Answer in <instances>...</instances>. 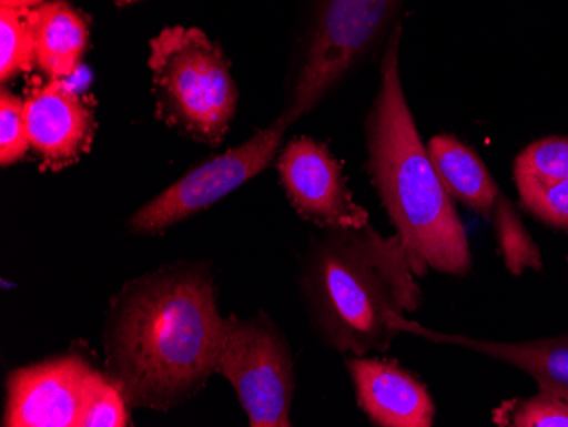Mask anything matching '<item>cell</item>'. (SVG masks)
Listing matches in <instances>:
<instances>
[{"label":"cell","mask_w":568,"mask_h":427,"mask_svg":"<svg viewBox=\"0 0 568 427\" xmlns=\"http://www.w3.org/2000/svg\"><path fill=\"white\" fill-rule=\"evenodd\" d=\"M514 183L525 210L568 232V136H548L526 146L514 164Z\"/></svg>","instance_id":"cell-13"},{"label":"cell","mask_w":568,"mask_h":427,"mask_svg":"<svg viewBox=\"0 0 568 427\" xmlns=\"http://www.w3.org/2000/svg\"><path fill=\"white\" fill-rule=\"evenodd\" d=\"M288 124L277 116L254 136L196 165L181 180L150 200L130 218L135 234L155 235L175 223L209 210L223 197L254 180L273 162L283 145Z\"/></svg>","instance_id":"cell-7"},{"label":"cell","mask_w":568,"mask_h":427,"mask_svg":"<svg viewBox=\"0 0 568 427\" xmlns=\"http://www.w3.org/2000/svg\"><path fill=\"white\" fill-rule=\"evenodd\" d=\"M281 184L302 218L317 227H365L369 215L347 190L343 169L324 143L300 136L277 157Z\"/></svg>","instance_id":"cell-8"},{"label":"cell","mask_w":568,"mask_h":427,"mask_svg":"<svg viewBox=\"0 0 568 427\" xmlns=\"http://www.w3.org/2000/svg\"><path fill=\"white\" fill-rule=\"evenodd\" d=\"M128 406L121 388L104 373H92L79 427L128 426Z\"/></svg>","instance_id":"cell-19"},{"label":"cell","mask_w":568,"mask_h":427,"mask_svg":"<svg viewBox=\"0 0 568 427\" xmlns=\"http://www.w3.org/2000/svg\"><path fill=\"white\" fill-rule=\"evenodd\" d=\"M397 327L400 334H412L434 344L463 347L497 362L507 363L532 376L539 390L548 392L568 404V336L499 343V340L474 339V337L458 336V334L439 333L405 317L397 322Z\"/></svg>","instance_id":"cell-12"},{"label":"cell","mask_w":568,"mask_h":427,"mask_svg":"<svg viewBox=\"0 0 568 427\" xmlns=\"http://www.w3.org/2000/svg\"><path fill=\"white\" fill-rule=\"evenodd\" d=\"M95 369L82 356H60L8 376L6 427H79Z\"/></svg>","instance_id":"cell-9"},{"label":"cell","mask_w":568,"mask_h":427,"mask_svg":"<svg viewBox=\"0 0 568 427\" xmlns=\"http://www.w3.org/2000/svg\"><path fill=\"white\" fill-rule=\"evenodd\" d=\"M497 426L568 427V404L548 392L504 401L494 410Z\"/></svg>","instance_id":"cell-18"},{"label":"cell","mask_w":568,"mask_h":427,"mask_svg":"<svg viewBox=\"0 0 568 427\" xmlns=\"http://www.w3.org/2000/svg\"><path fill=\"white\" fill-rule=\"evenodd\" d=\"M426 146L449 196L480 215L490 216L503 191L477 152L453 135L433 136Z\"/></svg>","instance_id":"cell-15"},{"label":"cell","mask_w":568,"mask_h":427,"mask_svg":"<svg viewBox=\"0 0 568 427\" xmlns=\"http://www.w3.org/2000/svg\"><path fill=\"white\" fill-rule=\"evenodd\" d=\"M37 43V65L51 81H67L81 67L89 47V24L67 0H51L28 11Z\"/></svg>","instance_id":"cell-14"},{"label":"cell","mask_w":568,"mask_h":427,"mask_svg":"<svg viewBox=\"0 0 568 427\" xmlns=\"http://www.w3.org/2000/svg\"><path fill=\"white\" fill-rule=\"evenodd\" d=\"M404 0H315L302 60L281 111L292 126L312 113L361 60L388 40Z\"/></svg>","instance_id":"cell-5"},{"label":"cell","mask_w":568,"mask_h":427,"mask_svg":"<svg viewBox=\"0 0 568 427\" xmlns=\"http://www.w3.org/2000/svg\"><path fill=\"white\" fill-rule=\"evenodd\" d=\"M37 65V43L28 11L0 8V82L8 84L19 73Z\"/></svg>","instance_id":"cell-17"},{"label":"cell","mask_w":568,"mask_h":427,"mask_svg":"<svg viewBox=\"0 0 568 427\" xmlns=\"http://www.w3.org/2000/svg\"><path fill=\"white\" fill-rule=\"evenodd\" d=\"M48 0H0V8L22 9V11H30V9L38 8L44 4Z\"/></svg>","instance_id":"cell-21"},{"label":"cell","mask_w":568,"mask_h":427,"mask_svg":"<svg viewBox=\"0 0 568 427\" xmlns=\"http://www.w3.org/2000/svg\"><path fill=\"white\" fill-rule=\"evenodd\" d=\"M216 373L234 387L252 427L292 426L295 359L288 340L266 314L223 317Z\"/></svg>","instance_id":"cell-6"},{"label":"cell","mask_w":568,"mask_h":427,"mask_svg":"<svg viewBox=\"0 0 568 427\" xmlns=\"http://www.w3.org/2000/svg\"><path fill=\"white\" fill-rule=\"evenodd\" d=\"M133 2H139V0H114V4L120 6V8L133 4Z\"/></svg>","instance_id":"cell-22"},{"label":"cell","mask_w":568,"mask_h":427,"mask_svg":"<svg viewBox=\"0 0 568 427\" xmlns=\"http://www.w3.org/2000/svg\"><path fill=\"white\" fill-rule=\"evenodd\" d=\"M357 404L375 426L430 427L436 406L426 385L390 359H346Z\"/></svg>","instance_id":"cell-11"},{"label":"cell","mask_w":568,"mask_h":427,"mask_svg":"<svg viewBox=\"0 0 568 427\" xmlns=\"http://www.w3.org/2000/svg\"><path fill=\"white\" fill-rule=\"evenodd\" d=\"M488 218L493 220L497 247L507 270L514 276H521L526 270H544V260L538 245L525 227L518 210L509 197L500 193Z\"/></svg>","instance_id":"cell-16"},{"label":"cell","mask_w":568,"mask_h":427,"mask_svg":"<svg viewBox=\"0 0 568 427\" xmlns=\"http://www.w3.org/2000/svg\"><path fill=\"white\" fill-rule=\"evenodd\" d=\"M400 21L386 40L379 82L366 116L368 172L405 247L423 266L465 276L470 244L458 212L420 140L400 78Z\"/></svg>","instance_id":"cell-3"},{"label":"cell","mask_w":568,"mask_h":427,"mask_svg":"<svg viewBox=\"0 0 568 427\" xmlns=\"http://www.w3.org/2000/svg\"><path fill=\"white\" fill-rule=\"evenodd\" d=\"M31 149L48 171L81 161L94 140V110L67 81L34 85L24 98Z\"/></svg>","instance_id":"cell-10"},{"label":"cell","mask_w":568,"mask_h":427,"mask_svg":"<svg viewBox=\"0 0 568 427\" xmlns=\"http://www.w3.org/2000/svg\"><path fill=\"white\" fill-rule=\"evenodd\" d=\"M159 118L197 142L219 145L237 113L239 91L222 48L200 28L152 38L149 59Z\"/></svg>","instance_id":"cell-4"},{"label":"cell","mask_w":568,"mask_h":427,"mask_svg":"<svg viewBox=\"0 0 568 427\" xmlns=\"http://www.w3.org/2000/svg\"><path fill=\"white\" fill-rule=\"evenodd\" d=\"M222 324L209 267L183 261L143 274L111 298L106 375L132 409L183 406L216 373Z\"/></svg>","instance_id":"cell-1"},{"label":"cell","mask_w":568,"mask_h":427,"mask_svg":"<svg viewBox=\"0 0 568 427\" xmlns=\"http://www.w3.org/2000/svg\"><path fill=\"white\" fill-rule=\"evenodd\" d=\"M423 264L397 234L365 227H318L306 248L300 292L325 346L368 356L392 346L398 318L423 304Z\"/></svg>","instance_id":"cell-2"},{"label":"cell","mask_w":568,"mask_h":427,"mask_svg":"<svg viewBox=\"0 0 568 427\" xmlns=\"http://www.w3.org/2000/svg\"><path fill=\"white\" fill-rule=\"evenodd\" d=\"M24 99L2 85L0 91V165L9 167L30 152Z\"/></svg>","instance_id":"cell-20"}]
</instances>
